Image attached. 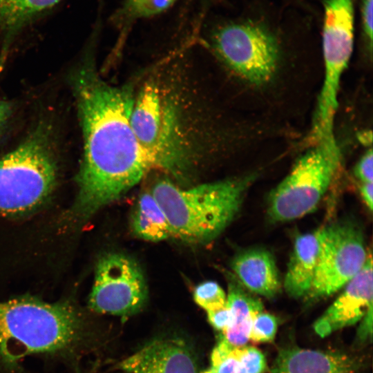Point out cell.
Listing matches in <instances>:
<instances>
[{"label": "cell", "mask_w": 373, "mask_h": 373, "mask_svg": "<svg viewBox=\"0 0 373 373\" xmlns=\"http://www.w3.org/2000/svg\"><path fill=\"white\" fill-rule=\"evenodd\" d=\"M177 0H124L112 17L113 23L126 29L137 21L158 15Z\"/></svg>", "instance_id": "d6986e66"}, {"label": "cell", "mask_w": 373, "mask_h": 373, "mask_svg": "<svg viewBox=\"0 0 373 373\" xmlns=\"http://www.w3.org/2000/svg\"><path fill=\"white\" fill-rule=\"evenodd\" d=\"M61 0H0V38L10 47L15 39L36 24Z\"/></svg>", "instance_id": "e0dca14e"}, {"label": "cell", "mask_w": 373, "mask_h": 373, "mask_svg": "<svg viewBox=\"0 0 373 373\" xmlns=\"http://www.w3.org/2000/svg\"><path fill=\"white\" fill-rule=\"evenodd\" d=\"M372 258L371 253L362 269L343 287L334 303L314 322L313 329L321 338L360 322L373 310Z\"/></svg>", "instance_id": "8fae6325"}, {"label": "cell", "mask_w": 373, "mask_h": 373, "mask_svg": "<svg viewBox=\"0 0 373 373\" xmlns=\"http://www.w3.org/2000/svg\"><path fill=\"white\" fill-rule=\"evenodd\" d=\"M12 113L11 105L9 102L0 100V133L6 124Z\"/></svg>", "instance_id": "f1b7e54d"}, {"label": "cell", "mask_w": 373, "mask_h": 373, "mask_svg": "<svg viewBox=\"0 0 373 373\" xmlns=\"http://www.w3.org/2000/svg\"><path fill=\"white\" fill-rule=\"evenodd\" d=\"M373 310L370 311L360 321L361 324L357 332V339L365 342L372 339V336Z\"/></svg>", "instance_id": "4316f807"}, {"label": "cell", "mask_w": 373, "mask_h": 373, "mask_svg": "<svg viewBox=\"0 0 373 373\" xmlns=\"http://www.w3.org/2000/svg\"><path fill=\"white\" fill-rule=\"evenodd\" d=\"M354 175L361 183L372 182L373 152L372 148H370L356 163Z\"/></svg>", "instance_id": "484cf974"}, {"label": "cell", "mask_w": 373, "mask_h": 373, "mask_svg": "<svg viewBox=\"0 0 373 373\" xmlns=\"http://www.w3.org/2000/svg\"><path fill=\"white\" fill-rule=\"evenodd\" d=\"M325 77L314 122L316 139L333 134L341 76L354 48V0H324Z\"/></svg>", "instance_id": "52a82bcc"}, {"label": "cell", "mask_w": 373, "mask_h": 373, "mask_svg": "<svg viewBox=\"0 0 373 373\" xmlns=\"http://www.w3.org/2000/svg\"><path fill=\"white\" fill-rule=\"evenodd\" d=\"M236 356L247 373H265L267 361L263 353L254 346L235 347Z\"/></svg>", "instance_id": "603a6c76"}, {"label": "cell", "mask_w": 373, "mask_h": 373, "mask_svg": "<svg viewBox=\"0 0 373 373\" xmlns=\"http://www.w3.org/2000/svg\"><path fill=\"white\" fill-rule=\"evenodd\" d=\"M120 373H198L195 358L181 340H154L124 359Z\"/></svg>", "instance_id": "7c38bea8"}, {"label": "cell", "mask_w": 373, "mask_h": 373, "mask_svg": "<svg viewBox=\"0 0 373 373\" xmlns=\"http://www.w3.org/2000/svg\"><path fill=\"white\" fill-rule=\"evenodd\" d=\"M147 298L146 280L135 259L122 253L111 252L99 260L88 298L91 310L127 317L140 312Z\"/></svg>", "instance_id": "30bf717a"}, {"label": "cell", "mask_w": 373, "mask_h": 373, "mask_svg": "<svg viewBox=\"0 0 373 373\" xmlns=\"http://www.w3.org/2000/svg\"><path fill=\"white\" fill-rule=\"evenodd\" d=\"M210 44L218 57L237 75L256 85L268 82L279 61V46L274 35L253 22H229L216 28Z\"/></svg>", "instance_id": "ba28073f"}, {"label": "cell", "mask_w": 373, "mask_h": 373, "mask_svg": "<svg viewBox=\"0 0 373 373\" xmlns=\"http://www.w3.org/2000/svg\"><path fill=\"white\" fill-rule=\"evenodd\" d=\"M52 131L44 123L0 157V215L16 216L40 206L57 182Z\"/></svg>", "instance_id": "5b68a950"}, {"label": "cell", "mask_w": 373, "mask_h": 373, "mask_svg": "<svg viewBox=\"0 0 373 373\" xmlns=\"http://www.w3.org/2000/svg\"><path fill=\"white\" fill-rule=\"evenodd\" d=\"M131 120L152 169L184 178L194 152L174 91L157 77L149 78L135 92Z\"/></svg>", "instance_id": "277c9868"}, {"label": "cell", "mask_w": 373, "mask_h": 373, "mask_svg": "<svg viewBox=\"0 0 373 373\" xmlns=\"http://www.w3.org/2000/svg\"><path fill=\"white\" fill-rule=\"evenodd\" d=\"M203 373H247L238 360L235 347L222 336L213 350L211 365Z\"/></svg>", "instance_id": "ffe728a7"}, {"label": "cell", "mask_w": 373, "mask_h": 373, "mask_svg": "<svg viewBox=\"0 0 373 373\" xmlns=\"http://www.w3.org/2000/svg\"><path fill=\"white\" fill-rule=\"evenodd\" d=\"M322 229L298 236L288 263L283 287L294 298L307 297L312 287L319 253Z\"/></svg>", "instance_id": "9a60e30c"}, {"label": "cell", "mask_w": 373, "mask_h": 373, "mask_svg": "<svg viewBox=\"0 0 373 373\" xmlns=\"http://www.w3.org/2000/svg\"><path fill=\"white\" fill-rule=\"evenodd\" d=\"M227 304L232 314V323L222 337L231 346L246 345L249 341L252 323L257 314L263 310V305L256 296L242 285L236 278L228 279Z\"/></svg>", "instance_id": "2e32d148"}, {"label": "cell", "mask_w": 373, "mask_h": 373, "mask_svg": "<svg viewBox=\"0 0 373 373\" xmlns=\"http://www.w3.org/2000/svg\"><path fill=\"white\" fill-rule=\"evenodd\" d=\"M131 226L137 237L147 241L159 242L172 236L167 218L151 192L143 193L139 197Z\"/></svg>", "instance_id": "ac0fdd59"}, {"label": "cell", "mask_w": 373, "mask_h": 373, "mask_svg": "<svg viewBox=\"0 0 373 373\" xmlns=\"http://www.w3.org/2000/svg\"><path fill=\"white\" fill-rule=\"evenodd\" d=\"M278 329V321L271 314L263 310L254 318L249 340L256 343H269L275 338Z\"/></svg>", "instance_id": "7402d4cb"}, {"label": "cell", "mask_w": 373, "mask_h": 373, "mask_svg": "<svg viewBox=\"0 0 373 373\" xmlns=\"http://www.w3.org/2000/svg\"><path fill=\"white\" fill-rule=\"evenodd\" d=\"M341 160L334 134L318 139L269 193L267 207L269 220L287 222L313 211L329 187Z\"/></svg>", "instance_id": "8992f818"}, {"label": "cell", "mask_w": 373, "mask_h": 373, "mask_svg": "<svg viewBox=\"0 0 373 373\" xmlns=\"http://www.w3.org/2000/svg\"><path fill=\"white\" fill-rule=\"evenodd\" d=\"M254 180L249 175L187 189L162 180L151 193L163 210L172 236L204 244L217 238L233 220Z\"/></svg>", "instance_id": "3957f363"}, {"label": "cell", "mask_w": 373, "mask_h": 373, "mask_svg": "<svg viewBox=\"0 0 373 373\" xmlns=\"http://www.w3.org/2000/svg\"><path fill=\"white\" fill-rule=\"evenodd\" d=\"M84 151L73 213L87 219L119 199L151 170L131 125L133 83L110 84L86 58L71 75Z\"/></svg>", "instance_id": "6da1fadb"}, {"label": "cell", "mask_w": 373, "mask_h": 373, "mask_svg": "<svg viewBox=\"0 0 373 373\" xmlns=\"http://www.w3.org/2000/svg\"><path fill=\"white\" fill-rule=\"evenodd\" d=\"M207 312V318L211 326L222 334L224 333L232 323V314L227 304Z\"/></svg>", "instance_id": "d4e9b609"}, {"label": "cell", "mask_w": 373, "mask_h": 373, "mask_svg": "<svg viewBox=\"0 0 373 373\" xmlns=\"http://www.w3.org/2000/svg\"><path fill=\"white\" fill-rule=\"evenodd\" d=\"M238 280L250 292L267 298L281 289L278 268L272 254L263 248H250L239 252L231 262Z\"/></svg>", "instance_id": "5bb4252c"}, {"label": "cell", "mask_w": 373, "mask_h": 373, "mask_svg": "<svg viewBox=\"0 0 373 373\" xmlns=\"http://www.w3.org/2000/svg\"><path fill=\"white\" fill-rule=\"evenodd\" d=\"M359 192L363 202L370 211L373 207V182L361 183Z\"/></svg>", "instance_id": "83f0119b"}, {"label": "cell", "mask_w": 373, "mask_h": 373, "mask_svg": "<svg viewBox=\"0 0 373 373\" xmlns=\"http://www.w3.org/2000/svg\"><path fill=\"white\" fill-rule=\"evenodd\" d=\"M372 10L373 0H361V20L365 42L370 52L372 48Z\"/></svg>", "instance_id": "cb8c5ba5"}, {"label": "cell", "mask_w": 373, "mask_h": 373, "mask_svg": "<svg viewBox=\"0 0 373 373\" xmlns=\"http://www.w3.org/2000/svg\"><path fill=\"white\" fill-rule=\"evenodd\" d=\"M367 251L356 224L343 220L323 228L318 263L306 298H323L343 288L363 267Z\"/></svg>", "instance_id": "9c48e42d"}, {"label": "cell", "mask_w": 373, "mask_h": 373, "mask_svg": "<svg viewBox=\"0 0 373 373\" xmlns=\"http://www.w3.org/2000/svg\"><path fill=\"white\" fill-rule=\"evenodd\" d=\"M361 367L356 357L339 351L289 347L278 352L271 373H358Z\"/></svg>", "instance_id": "4fadbf2b"}, {"label": "cell", "mask_w": 373, "mask_h": 373, "mask_svg": "<svg viewBox=\"0 0 373 373\" xmlns=\"http://www.w3.org/2000/svg\"><path fill=\"white\" fill-rule=\"evenodd\" d=\"M88 338L82 314L68 302L25 296L0 300V367L37 355L72 362Z\"/></svg>", "instance_id": "7a4b0ae2"}, {"label": "cell", "mask_w": 373, "mask_h": 373, "mask_svg": "<svg viewBox=\"0 0 373 373\" xmlns=\"http://www.w3.org/2000/svg\"><path fill=\"white\" fill-rule=\"evenodd\" d=\"M193 299L206 312L212 311L227 304V294L214 281H205L195 287Z\"/></svg>", "instance_id": "44dd1931"}]
</instances>
